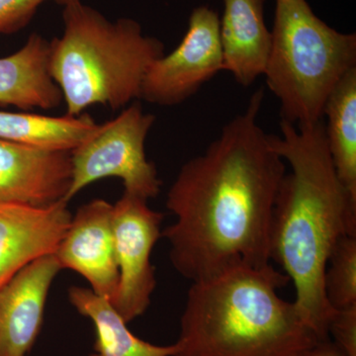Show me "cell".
<instances>
[{
    "instance_id": "6da1fadb",
    "label": "cell",
    "mask_w": 356,
    "mask_h": 356,
    "mask_svg": "<svg viewBox=\"0 0 356 356\" xmlns=\"http://www.w3.org/2000/svg\"><path fill=\"white\" fill-rule=\"evenodd\" d=\"M264 89L200 156L180 168L166 197L175 222L163 229L175 270L191 282L270 264L274 205L285 161L259 124Z\"/></svg>"
},
{
    "instance_id": "7a4b0ae2",
    "label": "cell",
    "mask_w": 356,
    "mask_h": 356,
    "mask_svg": "<svg viewBox=\"0 0 356 356\" xmlns=\"http://www.w3.org/2000/svg\"><path fill=\"white\" fill-rule=\"evenodd\" d=\"M271 144L289 163L274 205L270 261L282 267L295 287L294 303L321 341L329 339L334 309L325 296L324 275L332 248L356 235V198L332 163L325 120L296 126L280 120Z\"/></svg>"
},
{
    "instance_id": "3957f363",
    "label": "cell",
    "mask_w": 356,
    "mask_h": 356,
    "mask_svg": "<svg viewBox=\"0 0 356 356\" xmlns=\"http://www.w3.org/2000/svg\"><path fill=\"white\" fill-rule=\"evenodd\" d=\"M289 282L270 264L192 282L172 356H295L322 341L278 294Z\"/></svg>"
},
{
    "instance_id": "277c9868",
    "label": "cell",
    "mask_w": 356,
    "mask_h": 356,
    "mask_svg": "<svg viewBox=\"0 0 356 356\" xmlns=\"http://www.w3.org/2000/svg\"><path fill=\"white\" fill-rule=\"evenodd\" d=\"M64 32L50 42V74L67 114L93 105L117 110L140 98L143 81L165 44L130 18L110 21L81 1L65 6Z\"/></svg>"
},
{
    "instance_id": "5b68a950",
    "label": "cell",
    "mask_w": 356,
    "mask_h": 356,
    "mask_svg": "<svg viewBox=\"0 0 356 356\" xmlns=\"http://www.w3.org/2000/svg\"><path fill=\"white\" fill-rule=\"evenodd\" d=\"M270 33L264 76L280 102L281 119L317 123L337 84L356 67L355 33L330 27L307 0H275Z\"/></svg>"
},
{
    "instance_id": "8992f818",
    "label": "cell",
    "mask_w": 356,
    "mask_h": 356,
    "mask_svg": "<svg viewBox=\"0 0 356 356\" xmlns=\"http://www.w3.org/2000/svg\"><path fill=\"white\" fill-rule=\"evenodd\" d=\"M154 122L156 116L145 113L140 103L135 102L113 120L99 124L95 133L72 152V184L65 201L108 177L120 178L124 192L145 200L156 198L161 181L145 147Z\"/></svg>"
},
{
    "instance_id": "52a82bcc",
    "label": "cell",
    "mask_w": 356,
    "mask_h": 356,
    "mask_svg": "<svg viewBox=\"0 0 356 356\" xmlns=\"http://www.w3.org/2000/svg\"><path fill=\"white\" fill-rule=\"evenodd\" d=\"M222 70L219 16L210 7H196L180 44L149 65L140 98L152 104L175 106L195 95Z\"/></svg>"
},
{
    "instance_id": "ba28073f",
    "label": "cell",
    "mask_w": 356,
    "mask_h": 356,
    "mask_svg": "<svg viewBox=\"0 0 356 356\" xmlns=\"http://www.w3.org/2000/svg\"><path fill=\"white\" fill-rule=\"evenodd\" d=\"M163 213L151 209L147 200L124 192L113 205L115 255L119 286L113 306L126 323L142 316L156 286L152 252L161 238Z\"/></svg>"
},
{
    "instance_id": "9c48e42d",
    "label": "cell",
    "mask_w": 356,
    "mask_h": 356,
    "mask_svg": "<svg viewBox=\"0 0 356 356\" xmlns=\"http://www.w3.org/2000/svg\"><path fill=\"white\" fill-rule=\"evenodd\" d=\"M113 205L104 199L84 204L72 222L55 257L62 269L81 274L96 294L113 303L119 286L115 255Z\"/></svg>"
},
{
    "instance_id": "30bf717a",
    "label": "cell",
    "mask_w": 356,
    "mask_h": 356,
    "mask_svg": "<svg viewBox=\"0 0 356 356\" xmlns=\"http://www.w3.org/2000/svg\"><path fill=\"white\" fill-rule=\"evenodd\" d=\"M72 172V152L0 139V202L47 207L65 201Z\"/></svg>"
},
{
    "instance_id": "8fae6325",
    "label": "cell",
    "mask_w": 356,
    "mask_h": 356,
    "mask_svg": "<svg viewBox=\"0 0 356 356\" xmlns=\"http://www.w3.org/2000/svg\"><path fill=\"white\" fill-rule=\"evenodd\" d=\"M67 204L0 202V286L28 264L55 254L72 222Z\"/></svg>"
},
{
    "instance_id": "7c38bea8",
    "label": "cell",
    "mask_w": 356,
    "mask_h": 356,
    "mask_svg": "<svg viewBox=\"0 0 356 356\" xmlns=\"http://www.w3.org/2000/svg\"><path fill=\"white\" fill-rule=\"evenodd\" d=\"M62 270L55 254L41 257L0 286V356H26L43 325L44 307Z\"/></svg>"
},
{
    "instance_id": "4fadbf2b",
    "label": "cell",
    "mask_w": 356,
    "mask_h": 356,
    "mask_svg": "<svg viewBox=\"0 0 356 356\" xmlns=\"http://www.w3.org/2000/svg\"><path fill=\"white\" fill-rule=\"evenodd\" d=\"M266 0H224L220 20L224 70L243 88L264 76L271 33L264 21Z\"/></svg>"
},
{
    "instance_id": "5bb4252c",
    "label": "cell",
    "mask_w": 356,
    "mask_h": 356,
    "mask_svg": "<svg viewBox=\"0 0 356 356\" xmlns=\"http://www.w3.org/2000/svg\"><path fill=\"white\" fill-rule=\"evenodd\" d=\"M50 41L32 34L24 46L0 58V105L23 110L54 109L63 102L50 74Z\"/></svg>"
},
{
    "instance_id": "9a60e30c",
    "label": "cell",
    "mask_w": 356,
    "mask_h": 356,
    "mask_svg": "<svg viewBox=\"0 0 356 356\" xmlns=\"http://www.w3.org/2000/svg\"><path fill=\"white\" fill-rule=\"evenodd\" d=\"M69 300L95 325V353L90 356H172L177 351L175 343L156 346L136 337L112 302L88 288L70 287Z\"/></svg>"
},
{
    "instance_id": "2e32d148",
    "label": "cell",
    "mask_w": 356,
    "mask_h": 356,
    "mask_svg": "<svg viewBox=\"0 0 356 356\" xmlns=\"http://www.w3.org/2000/svg\"><path fill=\"white\" fill-rule=\"evenodd\" d=\"M98 126L84 113L51 117L0 111V139L53 151H74L95 133Z\"/></svg>"
},
{
    "instance_id": "e0dca14e",
    "label": "cell",
    "mask_w": 356,
    "mask_h": 356,
    "mask_svg": "<svg viewBox=\"0 0 356 356\" xmlns=\"http://www.w3.org/2000/svg\"><path fill=\"white\" fill-rule=\"evenodd\" d=\"M325 117V138L337 177L356 198V67L343 77L327 98Z\"/></svg>"
},
{
    "instance_id": "ac0fdd59",
    "label": "cell",
    "mask_w": 356,
    "mask_h": 356,
    "mask_svg": "<svg viewBox=\"0 0 356 356\" xmlns=\"http://www.w3.org/2000/svg\"><path fill=\"white\" fill-rule=\"evenodd\" d=\"M324 290L334 310L356 305V235L343 236L332 248L325 266Z\"/></svg>"
},
{
    "instance_id": "d6986e66",
    "label": "cell",
    "mask_w": 356,
    "mask_h": 356,
    "mask_svg": "<svg viewBox=\"0 0 356 356\" xmlns=\"http://www.w3.org/2000/svg\"><path fill=\"white\" fill-rule=\"evenodd\" d=\"M44 0H0V34H13L29 24Z\"/></svg>"
},
{
    "instance_id": "ffe728a7",
    "label": "cell",
    "mask_w": 356,
    "mask_h": 356,
    "mask_svg": "<svg viewBox=\"0 0 356 356\" xmlns=\"http://www.w3.org/2000/svg\"><path fill=\"white\" fill-rule=\"evenodd\" d=\"M327 332L339 350L348 356H356V305L334 310Z\"/></svg>"
},
{
    "instance_id": "44dd1931",
    "label": "cell",
    "mask_w": 356,
    "mask_h": 356,
    "mask_svg": "<svg viewBox=\"0 0 356 356\" xmlns=\"http://www.w3.org/2000/svg\"><path fill=\"white\" fill-rule=\"evenodd\" d=\"M295 356H348L343 350L332 343V339L327 341H318L315 346L307 348V350L301 351Z\"/></svg>"
},
{
    "instance_id": "7402d4cb",
    "label": "cell",
    "mask_w": 356,
    "mask_h": 356,
    "mask_svg": "<svg viewBox=\"0 0 356 356\" xmlns=\"http://www.w3.org/2000/svg\"><path fill=\"white\" fill-rule=\"evenodd\" d=\"M54 1L57 2L58 4H62V6H69L70 3H74V2L81 1V0H54Z\"/></svg>"
}]
</instances>
